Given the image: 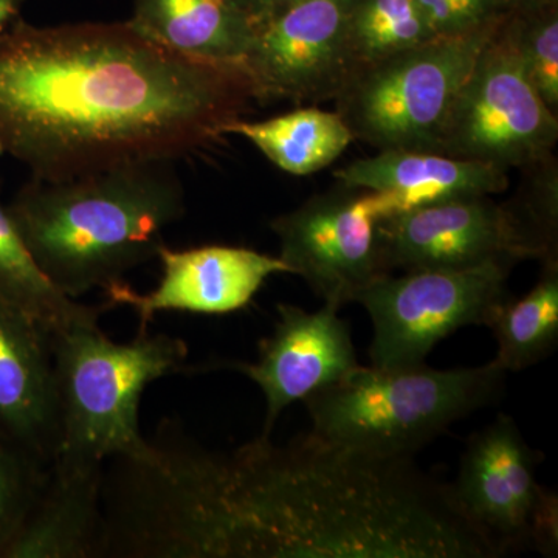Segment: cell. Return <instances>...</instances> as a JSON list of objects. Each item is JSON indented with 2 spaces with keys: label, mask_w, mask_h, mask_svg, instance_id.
<instances>
[{
  "label": "cell",
  "mask_w": 558,
  "mask_h": 558,
  "mask_svg": "<svg viewBox=\"0 0 558 558\" xmlns=\"http://www.w3.org/2000/svg\"><path fill=\"white\" fill-rule=\"evenodd\" d=\"M135 513L156 558H492L414 458L311 432L233 453L172 436L142 470Z\"/></svg>",
  "instance_id": "obj_1"
},
{
  "label": "cell",
  "mask_w": 558,
  "mask_h": 558,
  "mask_svg": "<svg viewBox=\"0 0 558 558\" xmlns=\"http://www.w3.org/2000/svg\"><path fill=\"white\" fill-rule=\"evenodd\" d=\"M256 101L241 65L183 57L130 22L0 32V138L33 179L175 161Z\"/></svg>",
  "instance_id": "obj_2"
},
{
  "label": "cell",
  "mask_w": 558,
  "mask_h": 558,
  "mask_svg": "<svg viewBox=\"0 0 558 558\" xmlns=\"http://www.w3.org/2000/svg\"><path fill=\"white\" fill-rule=\"evenodd\" d=\"M172 163L32 178L7 208L47 278L76 300L157 258L163 230L185 213V191Z\"/></svg>",
  "instance_id": "obj_3"
},
{
  "label": "cell",
  "mask_w": 558,
  "mask_h": 558,
  "mask_svg": "<svg viewBox=\"0 0 558 558\" xmlns=\"http://www.w3.org/2000/svg\"><path fill=\"white\" fill-rule=\"evenodd\" d=\"M50 348L61 411L54 461L105 468L110 459L145 458L150 442L140 432L143 392L153 381L191 371L185 341L145 328L117 343L90 322L50 332Z\"/></svg>",
  "instance_id": "obj_4"
},
{
  "label": "cell",
  "mask_w": 558,
  "mask_h": 558,
  "mask_svg": "<svg viewBox=\"0 0 558 558\" xmlns=\"http://www.w3.org/2000/svg\"><path fill=\"white\" fill-rule=\"evenodd\" d=\"M494 362L435 369L359 365L304 400L312 435L376 458H414L454 422L490 405L505 388Z\"/></svg>",
  "instance_id": "obj_5"
},
{
  "label": "cell",
  "mask_w": 558,
  "mask_h": 558,
  "mask_svg": "<svg viewBox=\"0 0 558 558\" xmlns=\"http://www.w3.org/2000/svg\"><path fill=\"white\" fill-rule=\"evenodd\" d=\"M502 22L357 70L333 98L352 137L379 150L438 153L454 98Z\"/></svg>",
  "instance_id": "obj_6"
},
{
  "label": "cell",
  "mask_w": 558,
  "mask_h": 558,
  "mask_svg": "<svg viewBox=\"0 0 558 558\" xmlns=\"http://www.w3.org/2000/svg\"><path fill=\"white\" fill-rule=\"evenodd\" d=\"M539 459L508 414H498L465 442L457 480L447 488L492 558L523 550L557 556L558 499L539 484Z\"/></svg>",
  "instance_id": "obj_7"
},
{
  "label": "cell",
  "mask_w": 558,
  "mask_h": 558,
  "mask_svg": "<svg viewBox=\"0 0 558 558\" xmlns=\"http://www.w3.org/2000/svg\"><path fill=\"white\" fill-rule=\"evenodd\" d=\"M515 263L494 260L469 269L410 270L381 275L354 303L373 322L371 365L409 368L425 363L433 348L468 326H488L509 300Z\"/></svg>",
  "instance_id": "obj_8"
},
{
  "label": "cell",
  "mask_w": 558,
  "mask_h": 558,
  "mask_svg": "<svg viewBox=\"0 0 558 558\" xmlns=\"http://www.w3.org/2000/svg\"><path fill=\"white\" fill-rule=\"evenodd\" d=\"M557 140V113L529 83L502 22L454 98L438 153L527 170L553 157Z\"/></svg>",
  "instance_id": "obj_9"
},
{
  "label": "cell",
  "mask_w": 558,
  "mask_h": 558,
  "mask_svg": "<svg viewBox=\"0 0 558 558\" xmlns=\"http://www.w3.org/2000/svg\"><path fill=\"white\" fill-rule=\"evenodd\" d=\"M395 211L388 194L340 185L278 216L270 229L279 240V258L292 274L325 303L341 310L374 279L387 275L376 226Z\"/></svg>",
  "instance_id": "obj_10"
},
{
  "label": "cell",
  "mask_w": 558,
  "mask_h": 558,
  "mask_svg": "<svg viewBox=\"0 0 558 558\" xmlns=\"http://www.w3.org/2000/svg\"><path fill=\"white\" fill-rule=\"evenodd\" d=\"M385 271L469 269L538 259L510 204L490 196L433 202L384 216L376 226Z\"/></svg>",
  "instance_id": "obj_11"
},
{
  "label": "cell",
  "mask_w": 558,
  "mask_h": 558,
  "mask_svg": "<svg viewBox=\"0 0 558 558\" xmlns=\"http://www.w3.org/2000/svg\"><path fill=\"white\" fill-rule=\"evenodd\" d=\"M354 0H296L260 27L241 68L255 100H333L354 75Z\"/></svg>",
  "instance_id": "obj_12"
},
{
  "label": "cell",
  "mask_w": 558,
  "mask_h": 558,
  "mask_svg": "<svg viewBox=\"0 0 558 558\" xmlns=\"http://www.w3.org/2000/svg\"><path fill=\"white\" fill-rule=\"evenodd\" d=\"M274 332L260 340L256 362H226L258 385L266 399L260 438H270L282 411L336 384L359 365L348 322L340 307L325 303L317 312L279 303Z\"/></svg>",
  "instance_id": "obj_13"
},
{
  "label": "cell",
  "mask_w": 558,
  "mask_h": 558,
  "mask_svg": "<svg viewBox=\"0 0 558 558\" xmlns=\"http://www.w3.org/2000/svg\"><path fill=\"white\" fill-rule=\"evenodd\" d=\"M157 258L161 278L149 293L142 295L124 281L105 289L113 307L135 312L140 329L148 328L159 312L226 315L244 310L271 275H293L279 256L230 245L172 250L163 244Z\"/></svg>",
  "instance_id": "obj_14"
},
{
  "label": "cell",
  "mask_w": 558,
  "mask_h": 558,
  "mask_svg": "<svg viewBox=\"0 0 558 558\" xmlns=\"http://www.w3.org/2000/svg\"><path fill=\"white\" fill-rule=\"evenodd\" d=\"M0 439L50 465L61 411L50 332L0 296Z\"/></svg>",
  "instance_id": "obj_15"
},
{
  "label": "cell",
  "mask_w": 558,
  "mask_h": 558,
  "mask_svg": "<svg viewBox=\"0 0 558 558\" xmlns=\"http://www.w3.org/2000/svg\"><path fill=\"white\" fill-rule=\"evenodd\" d=\"M105 468L51 462L38 499L3 558L106 557Z\"/></svg>",
  "instance_id": "obj_16"
},
{
  "label": "cell",
  "mask_w": 558,
  "mask_h": 558,
  "mask_svg": "<svg viewBox=\"0 0 558 558\" xmlns=\"http://www.w3.org/2000/svg\"><path fill=\"white\" fill-rule=\"evenodd\" d=\"M341 185L385 193L396 213L457 197L492 196L508 190V171L432 150H380L336 171Z\"/></svg>",
  "instance_id": "obj_17"
},
{
  "label": "cell",
  "mask_w": 558,
  "mask_h": 558,
  "mask_svg": "<svg viewBox=\"0 0 558 558\" xmlns=\"http://www.w3.org/2000/svg\"><path fill=\"white\" fill-rule=\"evenodd\" d=\"M134 31L168 50L241 65L258 27L234 0H135Z\"/></svg>",
  "instance_id": "obj_18"
},
{
  "label": "cell",
  "mask_w": 558,
  "mask_h": 558,
  "mask_svg": "<svg viewBox=\"0 0 558 558\" xmlns=\"http://www.w3.org/2000/svg\"><path fill=\"white\" fill-rule=\"evenodd\" d=\"M247 138L279 170L310 175L333 163L354 142L337 112L301 108L264 121H230L222 135Z\"/></svg>",
  "instance_id": "obj_19"
},
{
  "label": "cell",
  "mask_w": 558,
  "mask_h": 558,
  "mask_svg": "<svg viewBox=\"0 0 558 558\" xmlns=\"http://www.w3.org/2000/svg\"><path fill=\"white\" fill-rule=\"evenodd\" d=\"M0 296L20 307L49 332L78 323L98 322L112 310L106 301L101 306H86L64 295L47 278L33 258L7 205L0 204Z\"/></svg>",
  "instance_id": "obj_20"
},
{
  "label": "cell",
  "mask_w": 558,
  "mask_h": 558,
  "mask_svg": "<svg viewBox=\"0 0 558 558\" xmlns=\"http://www.w3.org/2000/svg\"><path fill=\"white\" fill-rule=\"evenodd\" d=\"M542 263L537 284L523 299L502 303L487 326L497 340L492 362L506 373L537 365L558 344V259Z\"/></svg>",
  "instance_id": "obj_21"
},
{
  "label": "cell",
  "mask_w": 558,
  "mask_h": 558,
  "mask_svg": "<svg viewBox=\"0 0 558 558\" xmlns=\"http://www.w3.org/2000/svg\"><path fill=\"white\" fill-rule=\"evenodd\" d=\"M436 39L416 0H354L349 47L354 73Z\"/></svg>",
  "instance_id": "obj_22"
},
{
  "label": "cell",
  "mask_w": 558,
  "mask_h": 558,
  "mask_svg": "<svg viewBox=\"0 0 558 558\" xmlns=\"http://www.w3.org/2000/svg\"><path fill=\"white\" fill-rule=\"evenodd\" d=\"M505 32L539 98L554 113L558 109V14L556 5L512 11Z\"/></svg>",
  "instance_id": "obj_23"
},
{
  "label": "cell",
  "mask_w": 558,
  "mask_h": 558,
  "mask_svg": "<svg viewBox=\"0 0 558 558\" xmlns=\"http://www.w3.org/2000/svg\"><path fill=\"white\" fill-rule=\"evenodd\" d=\"M50 465L0 439V558L38 499Z\"/></svg>",
  "instance_id": "obj_24"
},
{
  "label": "cell",
  "mask_w": 558,
  "mask_h": 558,
  "mask_svg": "<svg viewBox=\"0 0 558 558\" xmlns=\"http://www.w3.org/2000/svg\"><path fill=\"white\" fill-rule=\"evenodd\" d=\"M436 38H457L506 20L508 0H416Z\"/></svg>",
  "instance_id": "obj_25"
},
{
  "label": "cell",
  "mask_w": 558,
  "mask_h": 558,
  "mask_svg": "<svg viewBox=\"0 0 558 558\" xmlns=\"http://www.w3.org/2000/svg\"><path fill=\"white\" fill-rule=\"evenodd\" d=\"M238 7L258 27H264L277 13V0H234Z\"/></svg>",
  "instance_id": "obj_26"
},
{
  "label": "cell",
  "mask_w": 558,
  "mask_h": 558,
  "mask_svg": "<svg viewBox=\"0 0 558 558\" xmlns=\"http://www.w3.org/2000/svg\"><path fill=\"white\" fill-rule=\"evenodd\" d=\"M25 0H0V32L10 27L14 21L20 20Z\"/></svg>",
  "instance_id": "obj_27"
},
{
  "label": "cell",
  "mask_w": 558,
  "mask_h": 558,
  "mask_svg": "<svg viewBox=\"0 0 558 558\" xmlns=\"http://www.w3.org/2000/svg\"><path fill=\"white\" fill-rule=\"evenodd\" d=\"M510 10L524 11L542 9L546 5H556V0H508Z\"/></svg>",
  "instance_id": "obj_28"
},
{
  "label": "cell",
  "mask_w": 558,
  "mask_h": 558,
  "mask_svg": "<svg viewBox=\"0 0 558 558\" xmlns=\"http://www.w3.org/2000/svg\"><path fill=\"white\" fill-rule=\"evenodd\" d=\"M293 2H296V0H277V13L279 10L286 9V7L290 5V3Z\"/></svg>",
  "instance_id": "obj_29"
},
{
  "label": "cell",
  "mask_w": 558,
  "mask_h": 558,
  "mask_svg": "<svg viewBox=\"0 0 558 558\" xmlns=\"http://www.w3.org/2000/svg\"><path fill=\"white\" fill-rule=\"evenodd\" d=\"M3 154H7V150H5V146H3L2 138H0V157H2Z\"/></svg>",
  "instance_id": "obj_30"
}]
</instances>
